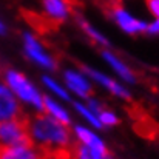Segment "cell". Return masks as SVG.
I'll use <instances>...</instances> for the list:
<instances>
[{
    "label": "cell",
    "instance_id": "obj_1",
    "mask_svg": "<svg viewBox=\"0 0 159 159\" xmlns=\"http://www.w3.org/2000/svg\"><path fill=\"white\" fill-rule=\"evenodd\" d=\"M26 128L28 141L45 155L70 153L74 145L71 127L53 119L43 111L26 116Z\"/></svg>",
    "mask_w": 159,
    "mask_h": 159
},
{
    "label": "cell",
    "instance_id": "obj_2",
    "mask_svg": "<svg viewBox=\"0 0 159 159\" xmlns=\"http://www.w3.org/2000/svg\"><path fill=\"white\" fill-rule=\"evenodd\" d=\"M2 77L19 101L23 110L30 113H42L45 93L40 87H37L23 71L17 68H5L2 71Z\"/></svg>",
    "mask_w": 159,
    "mask_h": 159
},
{
    "label": "cell",
    "instance_id": "obj_3",
    "mask_svg": "<svg viewBox=\"0 0 159 159\" xmlns=\"http://www.w3.org/2000/svg\"><path fill=\"white\" fill-rule=\"evenodd\" d=\"M20 43H22V53L25 56V59L31 62L34 66L40 68L45 73L57 71L59 62L56 56L47 48V45L42 42V39L36 33L30 30L23 31L20 36Z\"/></svg>",
    "mask_w": 159,
    "mask_h": 159
},
{
    "label": "cell",
    "instance_id": "obj_4",
    "mask_svg": "<svg viewBox=\"0 0 159 159\" xmlns=\"http://www.w3.org/2000/svg\"><path fill=\"white\" fill-rule=\"evenodd\" d=\"M108 16L111 22L124 33L128 36H139L145 34L147 31V20L136 17L128 8H125L122 3H113L108 8Z\"/></svg>",
    "mask_w": 159,
    "mask_h": 159
},
{
    "label": "cell",
    "instance_id": "obj_5",
    "mask_svg": "<svg viewBox=\"0 0 159 159\" xmlns=\"http://www.w3.org/2000/svg\"><path fill=\"white\" fill-rule=\"evenodd\" d=\"M80 68L87 73V76L90 77V80L94 85L105 90L108 94H111V96H114L120 101H130L131 99V91H130L128 85L120 82L116 76L108 74L105 71H101L94 66H88V65H80Z\"/></svg>",
    "mask_w": 159,
    "mask_h": 159
},
{
    "label": "cell",
    "instance_id": "obj_6",
    "mask_svg": "<svg viewBox=\"0 0 159 159\" xmlns=\"http://www.w3.org/2000/svg\"><path fill=\"white\" fill-rule=\"evenodd\" d=\"M62 82L73 96V99L85 101L93 96L94 84L90 80L87 73L80 66H66L62 71Z\"/></svg>",
    "mask_w": 159,
    "mask_h": 159
},
{
    "label": "cell",
    "instance_id": "obj_7",
    "mask_svg": "<svg viewBox=\"0 0 159 159\" xmlns=\"http://www.w3.org/2000/svg\"><path fill=\"white\" fill-rule=\"evenodd\" d=\"M71 130H73V138H74L76 144H79V145L88 148L90 152L101 155V156L111 155L105 139L99 134V130L88 127L85 124H73Z\"/></svg>",
    "mask_w": 159,
    "mask_h": 159
},
{
    "label": "cell",
    "instance_id": "obj_8",
    "mask_svg": "<svg viewBox=\"0 0 159 159\" xmlns=\"http://www.w3.org/2000/svg\"><path fill=\"white\" fill-rule=\"evenodd\" d=\"M23 142H28L26 116L0 122V148L14 147Z\"/></svg>",
    "mask_w": 159,
    "mask_h": 159
},
{
    "label": "cell",
    "instance_id": "obj_9",
    "mask_svg": "<svg viewBox=\"0 0 159 159\" xmlns=\"http://www.w3.org/2000/svg\"><path fill=\"white\" fill-rule=\"evenodd\" d=\"M101 56H102V60L105 62V65L110 68L111 74L116 76L120 82H124L125 85H134L138 82L134 70L117 53H114L110 48H105V50H101Z\"/></svg>",
    "mask_w": 159,
    "mask_h": 159
},
{
    "label": "cell",
    "instance_id": "obj_10",
    "mask_svg": "<svg viewBox=\"0 0 159 159\" xmlns=\"http://www.w3.org/2000/svg\"><path fill=\"white\" fill-rule=\"evenodd\" d=\"M25 110L19 104L6 82L3 80L0 74V122L6 119H14V117H23Z\"/></svg>",
    "mask_w": 159,
    "mask_h": 159
},
{
    "label": "cell",
    "instance_id": "obj_11",
    "mask_svg": "<svg viewBox=\"0 0 159 159\" xmlns=\"http://www.w3.org/2000/svg\"><path fill=\"white\" fill-rule=\"evenodd\" d=\"M42 14L54 25L65 23L73 12L70 0H40Z\"/></svg>",
    "mask_w": 159,
    "mask_h": 159
},
{
    "label": "cell",
    "instance_id": "obj_12",
    "mask_svg": "<svg viewBox=\"0 0 159 159\" xmlns=\"http://www.w3.org/2000/svg\"><path fill=\"white\" fill-rule=\"evenodd\" d=\"M40 88L43 90L45 94L56 98L65 104L73 101V96L70 94V91L66 90V87L63 85L62 79H57L54 76V73H43L40 77Z\"/></svg>",
    "mask_w": 159,
    "mask_h": 159
},
{
    "label": "cell",
    "instance_id": "obj_13",
    "mask_svg": "<svg viewBox=\"0 0 159 159\" xmlns=\"http://www.w3.org/2000/svg\"><path fill=\"white\" fill-rule=\"evenodd\" d=\"M0 159H45V153L28 141L14 147L0 148Z\"/></svg>",
    "mask_w": 159,
    "mask_h": 159
},
{
    "label": "cell",
    "instance_id": "obj_14",
    "mask_svg": "<svg viewBox=\"0 0 159 159\" xmlns=\"http://www.w3.org/2000/svg\"><path fill=\"white\" fill-rule=\"evenodd\" d=\"M85 102H87V105L94 111V114L98 116V119H99L102 128H113V127L119 125V122H120L119 114H117L114 110L108 108V107H107L104 102H101L98 98L91 96V98L85 99Z\"/></svg>",
    "mask_w": 159,
    "mask_h": 159
},
{
    "label": "cell",
    "instance_id": "obj_15",
    "mask_svg": "<svg viewBox=\"0 0 159 159\" xmlns=\"http://www.w3.org/2000/svg\"><path fill=\"white\" fill-rule=\"evenodd\" d=\"M43 113H47L48 116H51L53 119L65 124V125H73V111L65 105L62 101L51 98L48 94H45V101H43Z\"/></svg>",
    "mask_w": 159,
    "mask_h": 159
},
{
    "label": "cell",
    "instance_id": "obj_16",
    "mask_svg": "<svg viewBox=\"0 0 159 159\" xmlns=\"http://www.w3.org/2000/svg\"><path fill=\"white\" fill-rule=\"evenodd\" d=\"M77 26H79V30L84 33V36H85L91 43H94V45L99 47L101 50L110 48V39L107 37L105 34H104L94 23H91V22L87 20L85 17H77Z\"/></svg>",
    "mask_w": 159,
    "mask_h": 159
},
{
    "label": "cell",
    "instance_id": "obj_17",
    "mask_svg": "<svg viewBox=\"0 0 159 159\" xmlns=\"http://www.w3.org/2000/svg\"><path fill=\"white\" fill-rule=\"evenodd\" d=\"M71 110H73V113H76V114L82 119V122H84L85 125L93 127V128H96V130H102L98 116L94 114V111H93L90 107L87 105L85 101L73 99V101H71Z\"/></svg>",
    "mask_w": 159,
    "mask_h": 159
},
{
    "label": "cell",
    "instance_id": "obj_18",
    "mask_svg": "<svg viewBox=\"0 0 159 159\" xmlns=\"http://www.w3.org/2000/svg\"><path fill=\"white\" fill-rule=\"evenodd\" d=\"M70 159H114V156L113 155H107V156L96 155V153L90 152L88 148H85V147L74 142V145L70 152Z\"/></svg>",
    "mask_w": 159,
    "mask_h": 159
},
{
    "label": "cell",
    "instance_id": "obj_19",
    "mask_svg": "<svg viewBox=\"0 0 159 159\" xmlns=\"http://www.w3.org/2000/svg\"><path fill=\"white\" fill-rule=\"evenodd\" d=\"M145 34L148 36H159V17H153L147 23V31Z\"/></svg>",
    "mask_w": 159,
    "mask_h": 159
},
{
    "label": "cell",
    "instance_id": "obj_20",
    "mask_svg": "<svg viewBox=\"0 0 159 159\" xmlns=\"http://www.w3.org/2000/svg\"><path fill=\"white\" fill-rule=\"evenodd\" d=\"M145 5L153 17H159V0H145Z\"/></svg>",
    "mask_w": 159,
    "mask_h": 159
},
{
    "label": "cell",
    "instance_id": "obj_21",
    "mask_svg": "<svg viewBox=\"0 0 159 159\" xmlns=\"http://www.w3.org/2000/svg\"><path fill=\"white\" fill-rule=\"evenodd\" d=\"M8 34V25L5 23V20L0 17V37H3V36H6Z\"/></svg>",
    "mask_w": 159,
    "mask_h": 159
},
{
    "label": "cell",
    "instance_id": "obj_22",
    "mask_svg": "<svg viewBox=\"0 0 159 159\" xmlns=\"http://www.w3.org/2000/svg\"><path fill=\"white\" fill-rule=\"evenodd\" d=\"M45 159H70V153H63V155H45Z\"/></svg>",
    "mask_w": 159,
    "mask_h": 159
},
{
    "label": "cell",
    "instance_id": "obj_23",
    "mask_svg": "<svg viewBox=\"0 0 159 159\" xmlns=\"http://www.w3.org/2000/svg\"><path fill=\"white\" fill-rule=\"evenodd\" d=\"M2 71H3V70H2V65H0V74H2Z\"/></svg>",
    "mask_w": 159,
    "mask_h": 159
},
{
    "label": "cell",
    "instance_id": "obj_24",
    "mask_svg": "<svg viewBox=\"0 0 159 159\" xmlns=\"http://www.w3.org/2000/svg\"><path fill=\"white\" fill-rule=\"evenodd\" d=\"M119 2H122V0H119Z\"/></svg>",
    "mask_w": 159,
    "mask_h": 159
}]
</instances>
